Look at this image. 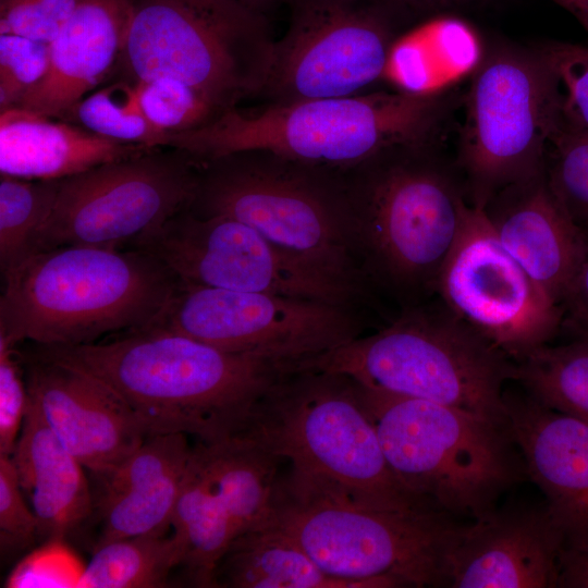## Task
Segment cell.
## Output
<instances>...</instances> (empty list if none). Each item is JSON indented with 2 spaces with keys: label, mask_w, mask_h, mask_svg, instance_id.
<instances>
[{
  "label": "cell",
  "mask_w": 588,
  "mask_h": 588,
  "mask_svg": "<svg viewBox=\"0 0 588 588\" xmlns=\"http://www.w3.org/2000/svg\"><path fill=\"white\" fill-rule=\"evenodd\" d=\"M359 389L394 476L442 513L475 519L491 512L526 470L504 427L445 404Z\"/></svg>",
  "instance_id": "obj_8"
},
{
  "label": "cell",
  "mask_w": 588,
  "mask_h": 588,
  "mask_svg": "<svg viewBox=\"0 0 588 588\" xmlns=\"http://www.w3.org/2000/svg\"><path fill=\"white\" fill-rule=\"evenodd\" d=\"M132 248L155 257L186 285L339 305H347L358 293L301 264L252 226L225 216H199L188 208L146 233Z\"/></svg>",
  "instance_id": "obj_15"
},
{
  "label": "cell",
  "mask_w": 588,
  "mask_h": 588,
  "mask_svg": "<svg viewBox=\"0 0 588 588\" xmlns=\"http://www.w3.org/2000/svg\"><path fill=\"white\" fill-rule=\"evenodd\" d=\"M249 10L264 15H267L278 8L280 4H286L287 0H236Z\"/></svg>",
  "instance_id": "obj_44"
},
{
  "label": "cell",
  "mask_w": 588,
  "mask_h": 588,
  "mask_svg": "<svg viewBox=\"0 0 588 588\" xmlns=\"http://www.w3.org/2000/svg\"><path fill=\"white\" fill-rule=\"evenodd\" d=\"M148 326L291 368L359 334L346 305L179 283Z\"/></svg>",
  "instance_id": "obj_14"
},
{
  "label": "cell",
  "mask_w": 588,
  "mask_h": 588,
  "mask_svg": "<svg viewBox=\"0 0 588 588\" xmlns=\"http://www.w3.org/2000/svg\"><path fill=\"white\" fill-rule=\"evenodd\" d=\"M38 523V538L65 540L94 513L85 467L70 453L29 400L11 455Z\"/></svg>",
  "instance_id": "obj_23"
},
{
  "label": "cell",
  "mask_w": 588,
  "mask_h": 588,
  "mask_svg": "<svg viewBox=\"0 0 588 588\" xmlns=\"http://www.w3.org/2000/svg\"><path fill=\"white\" fill-rule=\"evenodd\" d=\"M38 538V523L27 504L11 455L0 454V540L2 550H21Z\"/></svg>",
  "instance_id": "obj_37"
},
{
  "label": "cell",
  "mask_w": 588,
  "mask_h": 588,
  "mask_svg": "<svg viewBox=\"0 0 588 588\" xmlns=\"http://www.w3.org/2000/svg\"><path fill=\"white\" fill-rule=\"evenodd\" d=\"M507 429L565 539L588 531V422L505 393Z\"/></svg>",
  "instance_id": "obj_19"
},
{
  "label": "cell",
  "mask_w": 588,
  "mask_h": 588,
  "mask_svg": "<svg viewBox=\"0 0 588 588\" xmlns=\"http://www.w3.org/2000/svg\"><path fill=\"white\" fill-rule=\"evenodd\" d=\"M181 564L182 550L173 535L117 539L95 547L77 588L163 587L171 571Z\"/></svg>",
  "instance_id": "obj_28"
},
{
  "label": "cell",
  "mask_w": 588,
  "mask_h": 588,
  "mask_svg": "<svg viewBox=\"0 0 588 588\" xmlns=\"http://www.w3.org/2000/svg\"><path fill=\"white\" fill-rule=\"evenodd\" d=\"M171 527L182 550L181 566L188 577L198 586L215 587L216 567L238 531L194 446Z\"/></svg>",
  "instance_id": "obj_26"
},
{
  "label": "cell",
  "mask_w": 588,
  "mask_h": 588,
  "mask_svg": "<svg viewBox=\"0 0 588 588\" xmlns=\"http://www.w3.org/2000/svg\"><path fill=\"white\" fill-rule=\"evenodd\" d=\"M87 372L120 395L150 436L212 443L242 434L286 365L146 326L98 342L36 345L29 354Z\"/></svg>",
  "instance_id": "obj_1"
},
{
  "label": "cell",
  "mask_w": 588,
  "mask_h": 588,
  "mask_svg": "<svg viewBox=\"0 0 588 588\" xmlns=\"http://www.w3.org/2000/svg\"><path fill=\"white\" fill-rule=\"evenodd\" d=\"M344 375L385 393L445 404L507 429L504 384L515 363L452 314L406 306L387 328L297 366Z\"/></svg>",
  "instance_id": "obj_7"
},
{
  "label": "cell",
  "mask_w": 588,
  "mask_h": 588,
  "mask_svg": "<svg viewBox=\"0 0 588 588\" xmlns=\"http://www.w3.org/2000/svg\"><path fill=\"white\" fill-rule=\"evenodd\" d=\"M515 363L514 380L542 405L588 422V341L536 347Z\"/></svg>",
  "instance_id": "obj_29"
},
{
  "label": "cell",
  "mask_w": 588,
  "mask_h": 588,
  "mask_svg": "<svg viewBox=\"0 0 588 588\" xmlns=\"http://www.w3.org/2000/svg\"><path fill=\"white\" fill-rule=\"evenodd\" d=\"M49 42L0 34V111L17 107L47 74Z\"/></svg>",
  "instance_id": "obj_35"
},
{
  "label": "cell",
  "mask_w": 588,
  "mask_h": 588,
  "mask_svg": "<svg viewBox=\"0 0 588 588\" xmlns=\"http://www.w3.org/2000/svg\"><path fill=\"white\" fill-rule=\"evenodd\" d=\"M455 166L471 206L544 172L554 123L537 50L495 47L473 72Z\"/></svg>",
  "instance_id": "obj_11"
},
{
  "label": "cell",
  "mask_w": 588,
  "mask_h": 588,
  "mask_svg": "<svg viewBox=\"0 0 588 588\" xmlns=\"http://www.w3.org/2000/svg\"><path fill=\"white\" fill-rule=\"evenodd\" d=\"M198 171L185 151L155 147L62 179L35 253L68 245L131 248L189 207Z\"/></svg>",
  "instance_id": "obj_13"
},
{
  "label": "cell",
  "mask_w": 588,
  "mask_h": 588,
  "mask_svg": "<svg viewBox=\"0 0 588 588\" xmlns=\"http://www.w3.org/2000/svg\"><path fill=\"white\" fill-rule=\"evenodd\" d=\"M13 107L0 113V173L28 180H62L151 148L96 135Z\"/></svg>",
  "instance_id": "obj_22"
},
{
  "label": "cell",
  "mask_w": 588,
  "mask_h": 588,
  "mask_svg": "<svg viewBox=\"0 0 588 588\" xmlns=\"http://www.w3.org/2000/svg\"><path fill=\"white\" fill-rule=\"evenodd\" d=\"M536 50L547 75L554 134L588 136V47L551 41Z\"/></svg>",
  "instance_id": "obj_32"
},
{
  "label": "cell",
  "mask_w": 588,
  "mask_h": 588,
  "mask_svg": "<svg viewBox=\"0 0 588 588\" xmlns=\"http://www.w3.org/2000/svg\"><path fill=\"white\" fill-rule=\"evenodd\" d=\"M215 587L366 588L324 573L270 516L237 536L219 561Z\"/></svg>",
  "instance_id": "obj_24"
},
{
  "label": "cell",
  "mask_w": 588,
  "mask_h": 588,
  "mask_svg": "<svg viewBox=\"0 0 588 588\" xmlns=\"http://www.w3.org/2000/svg\"><path fill=\"white\" fill-rule=\"evenodd\" d=\"M558 587L588 588V531L565 539Z\"/></svg>",
  "instance_id": "obj_41"
},
{
  "label": "cell",
  "mask_w": 588,
  "mask_h": 588,
  "mask_svg": "<svg viewBox=\"0 0 588 588\" xmlns=\"http://www.w3.org/2000/svg\"><path fill=\"white\" fill-rule=\"evenodd\" d=\"M242 434L298 470L397 506L432 507L394 476L359 385L344 375L315 369L283 373L260 399Z\"/></svg>",
  "instance_id": "obj_10"
},
{
  "label": "cell",
  "mask_w": 588,
  "mask_h": 588,
  "mask_svg": "<svg viewBox=\"0 0 588 588\" xmlns=\"http://www.w3.org/2000/svg\"><path fill=\"white\" fill-rule=\"evenodd\" d=\"M28 405L15 344L0 335V454L12 455Z\"/></svg>",
  "instance_id": "obj_39"
},
{
  "label": "cell",
  "mask_w": 588,
  "mask_h": 588,
  "mask_svg": "<svg viewBox=\"0 0 588 588\" xmlns=\"http://www.w3.org/2000/svg\"><path fill=\"white\" fill-rule=\"evenodd\" d=\"M83 568L64 540H48L17 565L5 586L77 588Z\"/></svg>",
  "instance_id": "obj_38"
},
{
  "label": "cell",
  "mask_w": 588,
  "mask_h": 588,
  "mask_svg": "<svg viewBox=\"0 0 588 588\" xmlns=\"http://www.w3.org/2000/svg\"><path fill=\"white\" fill-rule=\"evenodd\" d=\"M482 210L505 249L560 305L588 242L560 207L544 172L503 189Z\"/></svg>",
  "instance_id": "obj_20"
},
{
  "label": "cell",
  "mask_w": 588,
  "mask_h": 588,
  "mask_svg": "<svg viewBox=\"0 0 588 588\" xmlns=\"http://www.w3.org/2000/svg\"><path fill=\"white\" fill-rule=\"evenodd\" d=\"M564 542L547 506L495 507L458 525L444 559V586L558 587Z\"/></svg>",
  "instance_id": "obj_18"
},
{
  "label": "cell",
  "mask_w": 588,
  "mask_h": 588,
  "mask_svg": "<svg viewBox=\"0 0 588 588\" xmlns=\"http://www.w3.org/2000/svg\"><path fill=\"white\" fill-rule=\"evenodd\" d=\"M3 277L0 335L71 346L151 323L179 280L135 249L68 245L40 250Z\"/></svg>",
  "instance_id": "obj_3"
},
{
  "label": "cell",
  "mask_w": 588,
  "mask_h": 588,
  "mask_svg": "<svg viewBox=\"0 0 588 588\" xmlns=\"http://www.w3.org/2000/svg\"><path fill=\"white\" fill-rule=\"evenodd\" d=\"M544 174L560 207L588 242V136L554 134Z\"/></svg>",
  "instance_id": "obj_33"
},
{
  "label": "cell",
  "mask_w": 588,
  "mask_h": 588,
  "mask_svg": "<svg viewBox=\"0 0 588 588\" xmlns=\"http://www.w3.org/2000/svg\"><path fill=\"white\" fill-rule=\"evenodd\" d=\"M136 83L146 118L168 134L199 128L223 113L195 89L176 79L158 77Z\"/></svg>",
  "instance_id": "obj_34"
},
{
  "label": "cell",
  "mask_w": 588,
  "mask_h": 588,
  "mask_svg": "<svg viewBox=\"0 0 588 588\" xmlns=\"http://www.w3.org/2000/svg\"><path fill=\"white\" fill-rule=\"evenodd\" d=\"M61 180L0 177V268L2 275L35 253L37 238L58 197Z\"/></svg>",
  "instance_id": "obj_30"
},
{
  "label": "cell",
  "mask_w": 588,
  "mask_h": 588,
  "mask_svg": "<svg viewBox=\"0 0 588 588\" xmlns=\"http://www.w3.org/2000/svg\"><path fill=\"white\" fill-rule=\"evenodd\" d=\"M289 24L274 40L257 98L265 103L367 93L384 77L405 12L392 0H287Z\"/></svg>",
  "instance_id": "obj_12"
},
{
  "label": "cell",
  "mask_w": 588,
  "mask_h": 588,
  "mask_svg": "<svg viewBox=\"0 0 588 588\" xmlns=\"http://www.w3.org/2000/svg\"><path fill=\"white\" fill-rule=\"evenodd\" d=\"M198 162L192 212L238 220L306 267L360 290L365 269L344 170L259 149Z\"/></svg>",
  "instance_id": "obj_5"
},
{
  "label": "cell",
  "mask_w": 588,
  "mask_h": 588,
  "mask_svg": "<svg viewBox=\"0 0 588 588\" xmlns=\"http://www.w3.org/2000/svg\"><path fill=\"white\" fill-rule=\"evenodd\" d=\"M561 329L588 341V252L561 301Z\"/></svg>",
  "instance_id": "obj_40"
},
{
  "label": "cell",
  "mask_w": 588,
  "mask_h": 588,
  "mask_svg": "<svg viewBox=\"0 0 588 588\" xmlns=\"http://www.w3.org/2000/svg\"><path fill=\"white\" fill-rule=\"evenodd\" d=\"M26 364L29 400L95 477L113 469L150 436L128 404L98 378L32 355Z\"/></svg>",
  "instance_id": "obj_17"
},
{
  "label": "cell",
  "mask_w": 588,
  "mask_h": 588,
  "mask_svg": "<svg viewBox=\"0 0 588 588\" xmlns=\"http://www.w3.org/2000/svg\"><path fill=\"white\" fill-rule=\"evenodd\" d=\"M482 57L478 35L467 23L440 17L396 39L384 76L397 84L399 90L441 93L473 74Z\"/></svg>",
  "instance_id": "obj_25"
},
{
  "label": "cell",
  "mask_w": 588,
  "mask_h": 588,
  "mask_svg": "<svg viewBox=\"0 0 588 588\" xmlns=\"http://www.w3.org/2000/svg\"><path fill=\"white\" fill-rule=\"evenodd\" d=\"M436 294L513 362L549 343L561 330L560 305L505 249L485 211L471 205L440 269Z\"/></svg>",
  "instance_id": "obj_16"
},
{
  "label": "cell",
  "mask_w": 588,
  "mask_h": 588,
  "mask_svg": "<svg viewBox=\"0 0 588 588\" xmlns=\"http://www.w3.org/2000/svg\"><path fill=\"white\" fill-rule=\"evenodd\" d=\"M270 518L328 575L366 588L444 586L458 527L427 506L404 507L290 466Z\"/></svg>",
  "instance_id": "obj_2"
},
{
  "label": "cell",
  "mask_w": 588,
  "mask_h": 588,
  "mask_svg": "<svg viewBox=\"0 0 588 588\" xmlns=\"http://www.w3.org/2000/svg\"><path fill=\"white\" fill-rule=\"evenodd\" d=\"M133 0H78L50 46L47 74L17 107L63 118L119 64Z\"/></svg>",
  "instance_id": "obj_21"
},
{
  "label": "cell",
  "mask_w": 588,
  "mask_h": 588,
  "mask_svg": "<svg viewBox=\"0 0 588 588\" xmlns=\"http://www.w3.org/2000/svg\"><path fill=\"white\" fill-rule=\"evenodd\" d=\"M105 138L148 147H166L169 134L145 115L137 83L123 77L88 94L63 117Z\"/></svg>",
  "instance_id": "obj_31"
},
{
  "label": "cell",
  "mask_w": 588,
  "mask_h": 588,
  "mask_svg": "<svg viewBox=\"0 0 588 588\" xmlns=\"http://www.w3.org/2000/svg\"><path fill=\"white\" fill-rule=\"evenodd\" d=\"M274 40L268 19L236 0H133L124 77H170L225 112L261 93Z\"/></svg>",
  "instance_id": "obj_9"
},
{
  "label": "cell",
  "mask_w": 588,
  "mask_h": 588,
  "mask_svg": "<svg viewBox=\"0 0 588 588\" xmlns=\"http://www.w3.org/2000/svg\"><path fill=\"white\" fill-rule=\"evenodd\" d=\"M405 13L411 11H422L444 7L454 3H462L469 0H392Z\"/></svg>",
  "instance_id": "obj_42"
},
{
  "label": "cell",
  "mask_w": 588,
  "mask_h": 588,
  "mask_svg": "<svg viewBox=\"0 0 588 588\" xmlns=\"http://www.w3.org/2000/svg\"><path fill=\"white\" fill-rule=\"evenodd\" d=\"M186 468L162 477L133 476L98 492L94 498V512L100 520L96 547L122 538L166 534Z\"/></svg>",
  "instance_id": "obj_27"
},
{
  "label": "cell",
  "mask_w": 588,
  "mask_h": 588,
  "mask_svg": "<svg viewBox=\"0 0 588 588\" xmlns=\"http://www.w3.org/2000/svg\"><path fill=\"white\" fill-rule=\"evenodd\" d=\"M78 0H0V34L51 42Z\"/></svg>",
  "instance_id": "obj_36"
},
{
  "label": "cell",
  "mask_w": 588,
  "mask_h": 588,
  "mask_svg": "<svg viewBox=\"0 0 588 588\" xmlns=\"http://www.w3.org/2000/svg\"><path fill=\"white\" fill-rule=\"evenodd\" d=\"M365 271L396 296L436 294L469 208L437 144L397 146L345 169Z\"/></svg>",
  "instance_id": "obj_6"
},
{
  "label": "cell",
  "mask_w": 588,
  "mask_h": 588,
  "mask_svg": "<svg viewBox=\"0 0 588 588\" xmlns=\"http://www.w3.org/2000/svg\"><path fill=\"white\" fill-rule=\"evenodd\" d=\"M445 91L379 90L236 107L199 128L169 134L167 147L198 161L259 149L345 170L393 147L437 144L452 100Z\"/></svg>",
  "instance_id": "obj_4"
},
{
  "label": "cell",
  "mask_w": 588,
  "mask_h": 588,
  "mask_svg": "<svg viewBox=\"0 0 588 588\" xmlns=\"http://www.w3.org/2000/svg\"><path fill=\"white\" fill-rule=\"evenodd\" d=\"M571 13L588 32V0H551Z\"/></svg>",
  "instance_id": "obj_43"
}]
</instances>
